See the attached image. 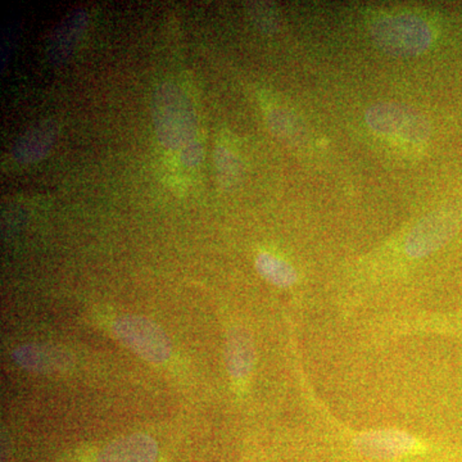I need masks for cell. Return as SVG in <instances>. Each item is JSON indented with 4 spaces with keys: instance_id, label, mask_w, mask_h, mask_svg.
Here are the masks:
<instances>
[{
    "instance_id": "obj_2",
    "label": "cell",
    "mask_w": 462,
    "mask_h": 462,
    "mask_svg": "<svg viewBox=\"0 0 462 462\" xmlns=\"http://www.w3.org/2000/svg\"><path fill=\"white\" fill-rule=\"evenodd\" d=\"M372 36L380 50L400 57L424 53L433 42L430 25L415 16L383 18L374 23Z\"/></svg>"
},
{
    "instance_id": "obj_15",
    "label": "cell",
    "mask_w": 462,
    "mask_h": 462,
    "mask_svg": "<svg viewBox=\"0 0 462 462\" xmlns=\"http://www.w3.org/2000/svg\"><path fill=\"white\" fill-rule=\"evenodd\" d=\"M181 162L188 167H196L202 162L203 148L199 139H194L180 149Z\"/></svg>"
},
{
    "instance_id": "obj_8",
    "label": "cell",
    "mask_w": 462,
    "mask_h": 462,
    "mask_svg": "<svg viewBox=\"0 0 462 462\" xmlns=\"http://www.w3.org/2000/svg\"><path fill=\"white\" fill-rule=\"evenodd\" d=\"M256 349L254 339L243 327L231 328L225 342V364L231 379L245 382L254 372Z\"/></svg>"
},
{
    "instance_id": "obj_4",
    "label": "cell",
    "mask_w": 462,
    "mask_h": 462,
    "mask_svg": "<svg viewBox=\"0 0 462 462\" xmlns=\"http://www.w3.org/2000/svg\"><path fill=\"white\" fill-rule=\"evenodd\" d=\"M351 442L358 454L374 460H397L421 454L427 449L420 438L400 430L357 431Z\"/></svg>"
},
{
    "instance_id": "obj_3",
    "label": "cell",
    "mask_w": 462,
    "mask_h": 462,
    "mask_svg": "<svg viewBox=\"0 0 462 462\" xmlns=\"http://www.w3.org/2000/svg\"><path fill=\"white\" fill-rule=\"evenodd\" d=\"M114 336L134 354L152 364L166 363L172 354L171 340L156 322L138 315L117 319Z\"/></svg>"
},
{
    "instance_id": "obj_12",
    "label": "cell",
    "mask_w": 462,
    "mask_h": 462,
    "mask_svg": "<svg viewBox=\"0 0 462 462\" xmlns=\"http://www.w3.org/2000/svg\"><path fill=\"white\" fill-rule=\"evenodd\" d=\"M87 14L84 12H79L71 18L66 21L65 25H62L58 30L53 42L51 44V56L60 60V58L66 57L74 45L76 35L80 33L81 30L87 23Z\"/></svg>"
},
{
    "instance_id": "obj_5",
    "label": "cell",
    "mask_w": 462,
    "mask_h": 462,
    "mask_svg": "<svg viewBox=\"0 0 462 462\" xmlns=\"http://www.w3.org/2000/svg\"><path fill=\"white\" fill-rule=\"evenodd\" d=\"M370 129L380 135L400 136L419 143L430 136V124L418 112L396 103H380L366 112Z\"/></svg>"
},
{
    "instance_id": "obj_11",
    "label": "cell",
    "mask_w": 462,
    "mask_h": 462,
    "mask_svg": "<svg viewBox=\"0 0 462 462\" xmlns=\"http://www.w3.org/2000/svg\"><path fill=\"white\" fill-rule=\"evenodd\" d=\"M256 269L264 281L272 282L275 287L289 288L298 281L297 272L291 263L266 252L258 254Z\"/></svg>"
},
{
    "instance_id": "obj_1",
    "label": "cell",
    "mask_w": 462,
    "mask_h": 462,
    "mask_svg": "<svg viewBox=\"0 0 462 462\" xmlns=\"http://www.w3.org/2000/svg\"><path fill=\"white\" fill-rule=\"evenodd\" d=\"M154 129L161 144L180 151L197 139V121L189 98L172 83H163L154 91L152 102Z\"/></svg>"
},
{
    "instance_id": "obj_13",
    "label": "cell",
    "mask_w": 462,
    "mask_h": 462,
    "mask_svg": "<svg viewBox=\"0 0 462 462\" xmlns=\"http://www.w3.org/2000/svg\"><path fill=\"white\" fill-rule=\"evenodd\" d=\"M267 120H269L273 133L279 138L285 139V141H294L297 138L298 126L296 120L288 112L275 109L270 114Z\"/></svg>"
},
{
    "instance_id": "obj_10",
    "label": "cell",
    "mask_w": 462,
    "mask_h": 462,
    "mask_svg": "<svg viewBox=\"0 0 462 462\" xmlns=\"http://www.w3.org/2000/svg\"><path fill=\"white\" fill-rule=\"evenodd\" d=\"M57 136V127L51 123L39 125L35 129L30 130L14 147V160L21 163L35 162L42 160L51 145L54 144Z\"/></svg>"
},
{
    "instance_id": "obj_9",
    "label": "cell",
    "mask_w": 462,
    "mask_h": 462,
    "mask_svg": "<svg viewBox=\"0 0 462 462\" xmlns=\"http://www.w3.org/2000/svg\"><path fill=\"white\" fill-rule=\"evenodd\" d=\"M158 447L153 438L132 434L118 438L100 452L98 462H154Z\"/></svg>"
},
{
    "instance_id": "obj_7",
    "label": "cell",
    "mask_w": 462,
    "mask_h": 462,
    "mask_svg": "<svg viewBox=\"0 0 462 462\" xmlns=\"http://www.w3.org/2000/svg\"><path fill=\"white\" fill-rule=\"evenodd\" d=\"M12 357L21 369L41 375L67 372L72 365L69 352L50 345L21 346L14 349Z\"/></svg>"
},
{
    "instance_id": "obj_6",
    "label": "cell",
    "mask_w": 462,
    "mask_h": 462,
    "mask_svg": "<svg viewBox=\"0 0 462 462\" xmlns=\"http://www.w3.org/2000/svg\"><path fill=\"white\" fill-rule=\"evenodd\" d=\"M454 231V224L442 215H431L416 225L404 242L407 256L419 258L430 256L442 247Z\"/></svg>"
},
{
    "instance_id": "obj_14",
    "label": "cell",
    "mask_w": 462,
    "mask_h": 462,
    "mask_svg": "<svg viewBox=\"0 0 462 462\" xmlns=\"http://www.w3.org/2000/svg\"><path fill=\"white\" fill-rule=\"evenodd\" d=\"M216 166L224 180L231 181L238 176L239 162L238 158L234 156L233 152L226 148L218 147L216 149Z\"/></svg>"
}]
</instances>
